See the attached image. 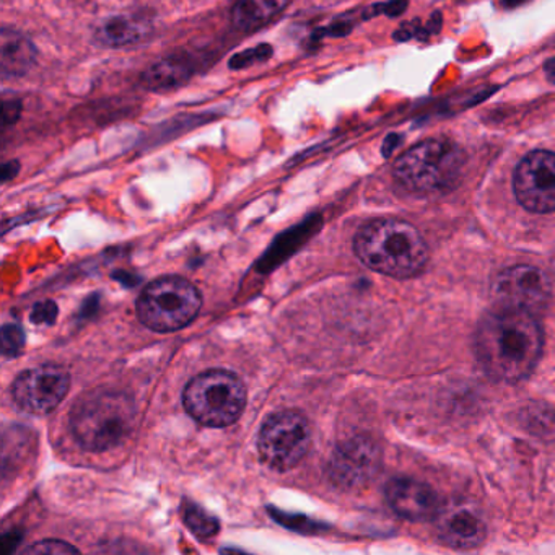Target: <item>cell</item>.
I'll return each instance as SVG.
<instances>
[{"label":"cell","instance_id":"1","mask_svg":"<svg viewBox=\"0 0 555 555\" xmlns=\"http://www.w3.org/2000/svg\"><path fill=\"white\" fill-rule=\"evenodd\" d=\"M541 352L542 331L529 311L500 305L477 327V359L499 382L516 383L531 375Z\"/></svg>","mask_w":555,"mask_h":555},{"label":"cell","instance_id":"14","mask_svg":"<svg viewBox=\"0 0 555 555\" xmlns=\"http://www.w3.org/2000/svg\"><path fill=\"white\" fill-rule=\"evenodd\" d=\"M37 61V48L30 40L12 28H2L0 34V69L2 77L25 76Z\"/></svg>","mask_w":555,"mask_h":555},{"label":"cell","instance_id":"23","mask_svg":"<svg viewBox=\"0 0 555 555\" xmlns=\"http://www.w3.org/2000/svg\"><path fill=\"white\" fill-rule=\"evenodd\" d=\"M22 105L21 102H5L4 103V125H14L17 121L18 116H21Z\"/></svg>","mask_w":555,"mask_h":555},{"label":"cell","instance_id":"17","mask_svg":"<svg viewBox=\"0 0 555 555\" xmlns=\"http://www.w3.org/2000/svg\"><path fill=\"white\" fill-rule=\"evenodd\" d=\"M191 69L180 60H164L142 74V86L152 92H168L190 80Z\"/></svg>","mask_w":555,"mask_h":555},{"label":"cell","instance_id":"7","mask_svg":"<svg viewBox=\"0 0 555 555\" xmlns=\"http://www.w3.org/2000/svg\"><path fill=\"white\" fill-rule=\"evenodd\" d=\"M311 447V427L298 411H281L269 415L259 431V456L266 466L285 473L307 456Z\"/></svg>","mask_w":555,"mask_h":555},{"label":"cell","instance_id":"13","mask_svg":"<svg viewBox=\"0 0 555 555\" xmlns=\"http://www.w3.org/2000/svg\"><path fill=\"white\" fill-rule=\"evenodd\" d=\"M437 516L440 538L451 547H476L486 538V525L467 506L440 509Z\"/></svg>","mask_w":555,"mask_h":555},{"label":"cell","instance_id":"8","mask_svg":"<svg viewBox=\"0 0 555 555\" xmlns=\"http://www.w3.org/2000/svg\"><path fill=\"white\" fill-rule=\"evenodd\" d=\"M70 388V376L56 365L25 370L12 385V398L24 412L44 415L53 412L66 398Z\"/></svg>","mask_w":555,"mask_h":555},{"label":"cell","instance_id":"2","mask_svg":"<svg viewBox=\"0 0 555 555\" xmlns=\"http://www.w3.org/2000/svg\"><path fill=\"white\" fill-rule=\"evenodd\" d=\"M353 249L366 268L395 279L414 278L428 261V248L418 230L398 219L373 220L363 227Z\"/></svg>","mask_w":555,"mask_h":555},{"label":"cell","instance_id":"19","mask_svg":"<svg viewBox=\"0 0 555 555\" xmlns=\"http://www.w3.org/2000/svg\"><path fill=\"white\" fill-rule=\"evenodd\" d=\"M272 56V48L269 44L253 48V50L243 51L230 60V67L232 69H243V67L253 66L256 63H264L266 60Z\"/></svg>","mask_w":555,"mask_h":555},{"label":"cell","instance_id":"18","mask_svg":"<svg viewBox=\"0 0 555 555\" xmlns=\"http://www.w3.org/2000/svg\"><path fill=\"white\" fill-rule=\"evenodd\" d=\"M183 518L188 528L199 538H212L219 532V521L194 503H184Z\"/></svg>","mask_w":555,"mask_h":555},{"label":"cell","instance_id":"21","mask_svg":"<svg viewBox=\"0 0 555 555\" xmlns=\"http://www.w3.org/2000/svg\"><path fill=\"white\" fill-rule=\"evenodd\" d=\"M27 554H77V547L63 541H43L28 547Z\"/></svg>","mask_w":555,"mask_h":555},{"label":"cell","instance_id":"16","mask_svg":"<svg viewBox=\"0 0 555 555\" xmlns=\"http://www.w3.org/2000/svg\"><path fill=\"white\" fill-rule=\"evenodd\" d=\"M291 2L292 0H240L232 11L233 25L242 31L258 30L271 24Z\"/></svg>","mask_w":555,"mask_h":555},{"label":"cell","instance_id":"20","mask_svg":"<svg viewBox=\"0 0 555 555\" xmlns=\"http://www.w3.org/2000/svg\"><path fill=\"white\" fill-rule=\"evenodd\" d=\"M25 346L24 330L17 324H5L2 327V347L5 356H18Z\"/></svg>","mask_w":555,"mask_h":555},{"label":"cell","instance_id":"3","mask_svg":"<svg viewBox=\"0 0 555 555\" xmlns=\"http://www.w3.org/2000/svg\"><path fill=\"white\" fill-rule=\"evenodd\" d=\"M135 415L138 409L131 396L116 389H96L74 405L70 428L83 450L100 453L129 437Z\"/></svg>","mask_w":555,"mask_h":555},{"label":"cell","instance_id":"25","mask_svg":"<svg viewBox=\"0 0 555 555\" xmlns=\"http://www.w3.org/2000/svg\"><path fill=\"white\" fill-rule=\"evenodd\" d=\"M545 73H547L548 79L555 82V60H551L545 64Z\"/></svg>","mask_w":555,"mask_h":555},{"label":"cell","instance_id":"24","mask_svg":"<svg viewBox=\"0 0 555 555\" xmlns=\"http://www.w3.org/2000/svg\"><path fill=\"white\" fill-rule=\"evenodd\" d=\"M18 162H8V164L2 167V180L9 181L17 175L18 171Z\"/></svg>","mask_w":555,"mask_h":555},{"label":"cell","instance_id":"9","mask_svg":"<svg viewBox=\"0 0 555 555\" xmlns=\"http://www.w3.org/2000/svg\"><path fill=\"white\" fill-rule=\"evenodd\" d=\"M516 199L529 212L555 210V154L534 151L519 162L513 177Z\"/></svg>","mask_w":555,"mask_h":555},{"label":"cell","instance_id":"12","mask_svg":"<svg viewBox=\"0 0 555 555\" xmlns=\"http://www.w3.org/2000/svg\"><path fill=\"white\" fill-rule=\"evenodd\" d=\"M386 500L389 506L402 518L424 521L440 513L437 493L411 477H396L386 486Z\"/></svg>","mask_w":555,"mask_h":555},{"label":"cell","instance_id":"11","mask_svg":"<svg viewBox=\"0 0 555 555\" xmlns=\"http://www.w3.org/2000/svg\"><path fill=\"white\" fill-rule=\"evenodd\" d=\"M382 463L375 441L357 437L336 448L330 463V477L343 489H357L373 479Z\"/></svg>","mask_w":555,"mask_h":555},{"label":"cell","instance_id":"10","mask_svg":"<svg viewBox=\"0 0 555 555\" xmlns=\"http://www.w3.org/2000/svg\"><path fill=\"white\" fill-rule=\"evenodd\" d=\"M495 295L503 307L519 308L535 314L544 310L551 297V284L541 269L515 266L499 275Z\"/></svg>","mask_w":555,"mask_h":555},{"label":"cell","instance_id":"22","mask_svg":"<svg viewBox=\"0 0 555 555\" xmlns=\"http://www.w3.org/2000/svg\"><path fill=\"white\" fill-rule=\"evenodd\" d=\"M56 317V304H53V301H43V304L35 305L34 311H31V323L53 324Z\"/></svg>","mask_w":555,"mask_h":555},{"label":"cell","instance_id":"5","mask_svg":"<svg viewBox=\"0 0 555 555\" xmlns=\"http://www.w3.org/2000/svg\"><path fill=\"white\" fill-rule=\"evenodd\" d=\"M464 154L453 142L428 139L402 154L395 177L412 193H435L456 183L463 171Z\"/></svg>","mask_w":555,"mask_h":555},{"label":"cell","instance_id":"4","mask_svg":"<svg viewBox=\"0 0 555 555\" xmlns=\"http://www.w3.org/2000/svg\"><path fill=\"white\" fill-rule=\"evenodd\" d=\"M188 414L206 427H229L245 411V383L227 370H207L194 376L183 392Z\"/></svg>","mask_w":555,"mask_h":555},{"label":"cell","instance_id":"15","mask_svg":"<svg viewBox=\"0 0 555 555\" xmlns=\"http://www.w3.org/2000/svg\"><path fill=\"white\" fill-rule=\"evenodd\" d=\"M152 25L141 17L118 15L103 22L95 31V40L103 47L122 48L141 43L151 35Z\"/></svg>","mask_w":555,"mask_h":555},{"label":"cell","instance_id":"6","mask_svg":"<svg viewBox=\"0 0 555 555\" xmlns=\"http://www.w3.org/2000/svg\"><path fill=\"white\" fill-rule=\"evenodd\" d=\"M203 307L201 292L188 279L165 275L155 279L138 300V317L155 333H173L193 323Z\"/></svg>","mask_w":555,"mask_h":555}]
</instances>
